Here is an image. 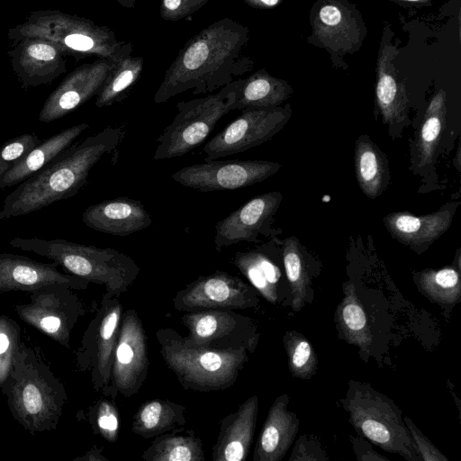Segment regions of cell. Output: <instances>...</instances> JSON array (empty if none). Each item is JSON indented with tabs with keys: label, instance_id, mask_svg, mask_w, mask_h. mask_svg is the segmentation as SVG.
Returning <instances> with one entry per match:
<instances>
[{
	"label": "cell",
	"instance_id": "1",
	"mask_svg": "<svg viewBox=\"0 0 461 461\" xmlns=\"http://www.w3.org/2000/svg\"><path fill=\"white\" fill-rule=\"evenodd\" d=\"M249 39V28L224 18L189 40L167 69L154 95L161 104L183 92L207 94L249 71L253 62L241 55Z\"/></svg>",
	"mask_w": 461,
	"mask_h": 461
},
{
	"label": "cell",
	"instance_id": "2",
	"mask_svg": "<svg viewBox=\"0 0 461 461\" xmlns=\"http://www.w3.org/2000/svg\"><path fill=\"white\" fill-rule=\"evenodd\" d=\"M124 135L123 127L108 126L73 143L5 196L0 220L35 212L76 195L87 183L94 166L104 155L113 151Z\"/></svg>",
	"mask_w": 461,
	"mask_h": 461
},
{
	"label": "cell",
	"instance_id": "3",
	"mask_svg": "<svg viewBox=\"0 0 461 461\" xmlns=\"http://www.w3.org/2000/svg\"><path fill=\"white\" fill-rule=\"evenodd\" d=\"M1 392L13 418L32 435L55 430L68 402L63 383L23 341Z\"/></svg>",
	"mask_w": 461,
	"mask_h": 461
},
{
	"label": "cell",
	"instance_id": "4",
	"mask_svg": "<svg viewBox=\"0 0 461 461\" xmlns=\"http://www.w3.org/2000/svg\"><path fill=\"white\" fill-rule=\"evenodd\" d=\"M9 245L50 259L66 273L101 285L106 293L116 297L128 290L140 271L131 258L112 248H97L62 239L19 237L12 239Z\"/></svg>",
	"mask_w": 461,
	"mask_h": 461
},
{
	"label": "cell",
	"instance_id": "5",
	"mask_svg": "<svg viewBox=\"0 0 461 461\" xmlns=\"http://www.w3.org/2000/svg\"><path fill=\"white\" fill-rule=\"evenodd\" d=\"M7 37L13 41L39 38L50 41L67 56H95L115 63L132 50L131 44L118 41L110 28L59 10L31 12L23 23L9 29Z\"/></svg>",
	"mask_w": 461,
	"mask_h": 461
},
{
	"label": "cell",
	"instance_id": "6",
	"mask_svg": "<svg viewBox=\"0 0 461 461\" xmlns=\"http://www.w3.org/2000/svg\"><path fill=\"white\" fill-rule=\"evenodd\" d=\"M156 336L165 363L187 390L210 392L230 388L249 361L250 352L246 348L197 346L172 329H159Z\"/></svg>",
	"mask_w": 461,
	"mask_h": 461
},
{
	"label": "cell",
	"instance_id": "7",
	"mask_svg": "<svg viewBox=\"0 0 461 461\" xmlns=\"http://www.w3.org/2000/svg\"><path fill=\"white\" fill-rule=\"evenodd\" d=\"M341 403L358 435L407 461H420L402 411L389 397L369 384L351 380Z\"/></svg>",
	"mask_w": 461,
	"mask_h": 461
},
{
	"label": "cell",
	"instance_id": "8",
	"mask_svg": "<svg viewBox=\"0 0 461 461\" xmlns=\"http://www.w3.org/2000/svg\"><path fill=\"white\" fill-rule=\"evenodd\" d=\"M240 80H233L216 94L179 102L171 123L157 139L154 159L182 157L203 142L217 122L234 110Z\"/></svg>",
	"mask_w": 461,
	"mask_h": 461
},
{
	"label": "cell",
	"instance_id": "9",
	"mask_svg": "<svg viewBox=\"0 0 461 461\" xmlns=\"http://www.w3.org/2000/svg\"><path fill=\"white\" fill-rule=\"evenodd\" d=\"M72 288L51 285L29 293L26 303L14 305V311L26 324L68 348L71 334L84 315V304Z\"/></svg>",
	"mask_w": 461,
	"mask_h": 461
},
{
	"label": "cell",
	"instance_id": "10",
	"mask_svg": "<svg viewBox=\"0 0 461 461\" xmlns=\"http://www.w3.org/2000/svg\"><path fill=\"white\" fill-rule=\"evenodd\" d=\"M122 306L116 296L106 293L95 319L90 322L77 351L81 371H90L95 391L108 390L118 339Z\"/></svg>",
	"mask_w": 461,
	"mask_h": 461
},
{
	"label": "cell",
	"instance_id": "11",
	"mask_svg": "<svg viewBox=\"0 0 461 461\" xmlns=\"http://www.w3.org/2000/svg\"><path fill=\"white\" fill-rule=\"evenodd\" d=\"M291 115L289 104L241 110L240 116L203 146L204 161L240 153L269 140L285 127Z\"/></svg>",
	"mask_w": 461,
	"mask_h": 461
},
{
	"label": "cell",
	"instance_id": "12",
	"mask_svg": "<svg viewBox=\"0 0 461 461\" xmlns=\"http://www.w3.org/2000/svg\"><path fill=\"white\" fill-rule=\"evenodd\" d=\"M281 165L267 160H209L185 167L172 174L179 185L200 192L236 190L260 183Z\"/></svg>",
	"mask_w": 461,
	"mask_h": 461
},
{
	"label": "cell",
	"instance_id": "13",
	"mask_svg": "<svg viewBox=\"0 0 461 461\" xmlns=\"http://www.w3.org/2000/svg\"><path fill=\"white\" fill-rule=\"evenodd\" d=\"M188 330L187 341L213 349L256 348L258 333L255 324L233 310H201L188 312L181 317Z\"/></svg>",
	"mask_w": 461,
	"mask_h": 461
},
{
	"label": "cell",
	"instance_id": "14",
	"mask_svg": "<svg viewBox=\"0 0 461 461\" xmlns=\"http://www.w3.org/2000/svg\"><path fill=\"white\" fill-rule=\"evenodd\" d=\"M258 291L240 277L217 270L200 276L178 291L173 299L177 311L245 310L259 303Z\"/></svg>",
	"mask_w": 461,
	"mask_h": 461
},
{
	"label": "cell",
	"instance_id": "15",
	"mask_svg": "<svg viewBox=\"0 0 461 461\" xmlns=\"http://www.w3.org/2000/svg\"><path fill=\"white\" fill-rule=\"evenodd\" d=\"M149 365L142 321L135 310H127L122 314L108 390L125 397L136 394L147 378Z\"/></svg>",
	"mask_w": 461,
	"mask_h": 461
},
{
	"label": "cell",
	"instance_id": "16",
	"mask_svg": "<svg viewBox=\"0 0 461 461\" xmlns=\"http://www.w3.org/2000/svg\"><path fill=\"white\" fill-rule=\"evenodd\" d=\"M283 195L270 191L239 207L215 225L214 246L217 251L242 242H258V236H269L274 216Z\"/></svg>",
	"mask_w": 461,
	"mask_h": 461
},
{
	"label": "cell",
	"instance_id": "17",
	"mask_svg": "<svg viewBox=\"0 0 461 461\" xmlns=\"http://www.w3.org/2000/svg\"><path fill=\"white\" fill-rule=\"evenodd\" d=\"M116 64L98 59L75 68L48 96L39 121L49 123L59 120L97 95Z\"/></svg>",
	"mask_w": 461,
	"mask_h": 461
},
{
	"label": "cell",
	"instance_id": "18",
	"mask_svg": "<svg viewBox=\"0 0 461 461\" xmlns=\"http://www.w3.org/2000/svg\"><path fill=\"white\" fill-rule=\"evenodd\" d=\"M13 43L8 56L23 88L49 85L67 71V55L50 41L23 38Z\"/></svg>",
	"mask_w": 461,
	"mask_h": 461
},
{
	"label": "cell",
	"instance_id": "19",
	"mask_svg": "<svg viewBox=\"0 0 461 461\" xmlns=\"http://www.w3.org/2000/svg\"><path fill=\"white\" fill-rule=\"evenodd\" d=\"M61 285L74 290H84L89 282L61 272L55 262L44 263L28 257L0 253V292H32L41 287Z\"/></svg>",
	"mask_w": 461,
	"mask_h": 461
},
{
	"label": "cell",
	"instance_id": "20",
	"mask_svg": "<svg viewBox=\"0 0 461 461\" xmlns=\"http://www.w3.org/2000/svg\"><path fill=\"white\" fill-rule=\"evenodd\" d=\"M457 204L425 215L395 212L385 215L383 222L393 239L420 253L449 229Z\"/></svg>",
	"mask_w": 461,
	"mask_h": 461
},
{
	"label": "cell",
	"instance_id": "21",
	"mask_svg": "<svg viewBox=\"0 0 461 461\" xmlns=\"http://www.w3.org/2000/svg\"><path fill=\"white\" fill-rule=\"evenodd\" d=\"M82 221L92 230L114 236H128L152 223L144 204L129 197L107 199L90 205L83 212Z\"/></svg>",
	"mask_w": 461,
	"mask_h": 461
},
{
	"label": "cell",
	"instance_id": "22",
	"mask_svg": "<svg viewBox=\"0 0 461 461\" xmlns=\"http://www.w3.org/2000/svg\"><path fill=\"white\" fill-rule=\"evenodd\" d=\"M258 412V397L252 395L222 419L212 448L213 461H245L253 440Z\"/></svg>",
	"mask_w": 461,
	"mask_h": 461
},
{
	"label": "cell",
	"instance_id": "23",
	"mask_svg": "<svg viewBox=\"0 0 461 461\" xmlns=\"http://www.w3.org/2000/svg\"><path fill=\"white\" fill-rule=\"evenodd\" d=\"M289 402V395L284 393L272 403L256 443L253 461H280L287 453L299 429V419L288 409Z\"/></svg>",
	"mask_w": 461,
	"mask_h": 461
},
{
	"label": "cell",
	"instance_id": "24",
	"mask_svg": "<svg viewBox=\"0 0 461 461\" xmlns=\"http://www.w3.org/2000/svg\"><path fill=\"white\" fill-rule=\"evenodd\" d=\"M360 21L339 1H328L319 8L313 31L319 42L333 50L348 51L360 41Z\"/></svg>",
	"mask_w": 461,
	"mask_h": 461
},
{
	"label": "cell",
	"instance_id": "25",
	"mask_svg": "<svg viewBox=\"0 0 461 461\" xmlns=\"http://www.w3.org/2000/svg\"><path fill=\"white\" fill-rule=\"evenodd\" d=\"M89 127V124L82 122L41 140L2 177L0 188L5 189L17 185L41 170L71 146L76 139Z\"/></svg>",
	"mask_w": 461,
	"mask_h": 461
},
{
	"label": "cell",
	"instance_id": "26",
	"mask_svg": "<svg viewBox=\"0 0 461 461\" xmlns=\"http://www.w3.org/2000/svg\"><path fill=\"white\" fill-rule=\"evenodd\" d=\"M394 52L391 46L381 49L375 87L376 104L383 122L390 125L407 118L409 104L405 86L392 63Z\"/></svg>",
	"mask_w": 461,
	"mask_h": 461
},
{
	"label": "cell",
	"instance_id": "27",
	"mask_svg": "<svg viewBox=\"0 0 461 461\" xmlns=\"http://www.w3.org/2000/svg\"><path fill=\"white\" fill-rule=\"evenodd\" d=\"M272 246L269 242L248 251L236 252L232 263L260 295L276 304L279 299L282 273L272 258Z\"/></svg>",
	"mask_w": 461,
	"mask_h": 461
},
{
	"label": "cell",
	"instance_id": "28",
	"mask_svg": "<svg viewBox=\"0 0 461 461\" xmlns=\"http://www.w3.org/2000/svg\"><path fill=\"white\" fill-rule=\"evenodd\" d=\"M354 166L357 184L366 197L375 199L385 191L390 182L388 161L366 134L356 141Z\"/></svg>",
	"mask_w": 461,
	"mask_h": 461
},
{
	"label": "cell",
	"instance_id": "29",
	"mask_svg": "<svg viewBox=\"0 0 461 461\" xmlns=\"http://www.w3.org/2000/svg\"><path fill=\"white\" fill-rule=\"evenodd\" d=\"M343 292L335 312L337 330L344 340L357 347L363 356H368L373 335L367 314L352 283L345 284Z\"/></svg>",
	"mask_w": 461,
	"mask_h": 461
},
{
	"label": "cell",
	"instance_id": "30",
	"mask_svg": "<svg viewBox=\"0 0 461 461\" xmlns=\"http://www.w3.org/2000/svg\"><path fill=\"white\" fill-rule=\"evenodd\" d=\"M185 424L184 405L165 399H152L137 410L131 430L144 438H152L183 429Z\"/></svg>",
	"mask_w": 461,
	"mask_h": 461
},
{
	"label": "cell",
	"instance_id": "31",
	"mask_svg": "<svg viewBox=\"0 0 461 461\" xmlns=\"http://www.w3.org/2000/svg\"><path fill=\"white\" fill-rule=\"evenodd\" d=\"M293 90L287 82L276 78L265 71H258L240 79L234 110L270 108L279 106Z\"/></svg>",
	"mask_w": 461,
	"mask_h": 461
},
{
	"label": "cell",
	"instance_id": "32",
	"mask_svg": "<svg viewBox=\"0 0 461 461\" xmlns=\"http://www.w3.org/2000/svg\"><path fill=\"white\" fill-rule=\"evenodd\" d=\"M418 290L430 302L442 306L455 305L461 298L460 253L442 268H427L414 274Z\"/></svg>",
	"mask_w": 461,
	"mask_h": 461
},
{
	"label": "cell",
	"instance_id": "33",
	"mask_svg": "<svg viewBox=\"0 0 461 461\" xmlns=\"http://www.w3.org/2000/svg\"><path fill=\"white\" fill-rule=\"evenodd\" d=\"M282 258L288 283L290 305L294 312H298L310 300L312 276L303 247L295 236L283 241Z\"/></svg>",
	"mask_w": 461,
	"mask_h": 461
},
{
	"label": "cell",
	"instance_id": "34",
	"mask_svg": "<svg viewBox=\"0 0 461 461\" xmlns=\"http://www.w3.org/2000/svg\"><path fill=\"white\" fill-rule=\"evenodd\" d=\"M183 429L155 438L143 452L145 461H204L203 442L193 431Z\"/></svg>",
	"mask_w": 461,
	"mask_h": 461
},
{
	"label": "cell",
	"instance_id": "35",
	"mask_svg": "<svg viewBox=\"0 0 461 461\" xmlns=\"http://www.w3.org/2000/svg\"><path fill=\"white\" fill-rule=\"evenodd\" d=\"M447 94L440 89L430 100L417 137L418 166L432 162L447 122Z\"/></svg>",
	"mask_w": 461,
	"mask_h": 461
},
{
	"label": "cell",
	"instance_id": "36",
	"mask_svg": "<svg viewBox=\"0 0 461 461\" xmlns=\"http://www.w3.org/2000/svg\"><path fill=\"white\" fill-rule=\"evenodd\" d=\"M143 68L141 57L131 55L117 63L97 94L95 105L99 108L113 105L123 100L139 79Z\"/></svg>",
	"mask_w": 461,
	"mask_h": 461
},
{
	"label": "cell",
	"instance_id": "37",
	"mask_svg": "<svg viewBox=\"0 0 461 461\" xmlns=\"http://www.w3.org/2000/svg\"><path fill=\"white\" fill-rule=\"evenodd\" d=\"M283 342L292 375L304 380L311 379L318 368V357L312 343L296 330L286 331Z\"/></svg>",
	"mask_w": 461,
	"mask_h": 461
},
{
	"label": "cell",
	"instance_id": "38",
	"mask_svg": "<svg viewBox=\"0 0 461 461\" xmlns=\"http://www.w3.org/2000/svg\"><path fill=\"white\" fill-rule=\"evenodd\" d=\"M21 327L11 317L0 315V390L5 385L22 342Z\"/></svg>",
	"mask_w": 461,
	"mask_h": 461
},
{
	"label": "cell",
	"instance_id": "39",
	"mask_svg": "<svg viewBox=\"0 0 461 461\" xmlns=\"http://www.w3.org/2000/svg\"><path fill=\"white\" fill-rule=\"evenodd\" d=\"M87 417L95 434L111 443L118 439L120 413L114 402L106 399L99 400L89 407Z\"/></svg>",
	"mask_w": 461,
	"mask_h": 461
},
{
	"label": "cell",
	"instance_id": "40",
	"mask_svg": "<svg viewBox=\"0 0 461 461\" xmlns=\"http://www.w3.org/2000/svg\"><path fill=\"white\" fill-rule=\"evenodd\" d=\"M40 141L34 133H23L5 141L0 147V180Z\"/></svg>",
	"mask_w": 461,
	"mask_h": 461
},
{
	"label": "cell",
	"instance_id": "41",
	"mask_svg": "<svg viewBox=\"0 0 461 461\" xmlns=\"http://www.w3.org/2000/svg\"><path fill=\"white\" fill-rule=\"evenodd\" d=\"M420 461H448L447 457L421 432L408 416L403 417Z\"/></svg>",
	"mask_w": 461,
	"mask_h": 461
},
{
	"label": "cell",
	"instance_id": "42",
	"mask_svg": "<svg viewBox=\"0 0 461 461\" xmlns=\"http://www.w3.org/2000/svg\"><path fill=\"white\" fill-rule=\"evenodd\" d=\"M289 461H328L326 452L319 441L306 435L300 436L295 441Z\"/></svg>",
	"mask_w": 461,
	"mask_h": 461
},
{
	"label": "cell",
	"instance_id": "43",
	"mask_svg": "<svg viewBox=\"0 0 461 461\" xmlns=\"http://www.w3.org/2000/svg\"><path fill=\"white\" fill-rule=\"evenodd\" d=\"M208 0H161L160 15L167 21L181 20L202 8Z\"/></svg>",
	"mask_w": 461,
	"mask_h": 461
},
{
	"label": "cell",
	"instance_id": "44",
	"mask_svg": "<svg viewBox=\"0 0 461 461\" xmlns=\"http://www.w3.org/2000/svg\"><path fill=\"white\" fill-rule=\"evenodd\" d=\"M357 460L360 461H390L387 457L375 451L365 438L358 435L351 438Z\"/></svg>",
	"mask_w": 461,
	"mask_h": 461
},
{
	"label": "cell",
	"instance_id": "45",
	"mask_svg": "<svg viewBox=\"0 0 461 461\" xmlns=\"http://www.w3.org/2000/svg\"><path fill=\"white\" fill-rule=\"evenodd\" d=\"M74 461H107L108 458L105 457L102 453V448L94 446L91 449L86 452L83 456L76 457L73 459Z\"/></svg>",
	"mask_w": 461,
	"mask_h": 461
},
{
	"label": "cell",
	"instance_id": "46",
	"mask_svg": "<svg viewBox=\"0 0 461 461\" xmlns=\"http://www.w3.org/2000/svg\"><path fill=\"white\" fill-rule=\"evenodd\" d=\"M247 4L253 7L264 8L273 7L280 3L281 0H244Z\"/></svg>",
	"mask_w": 461,
	"mask_h": 461
},
{
	"label": "cell",
	"instance_id": "47",
	"mask_svg": "<svg viewBox=\"0 0 461 461\" xmlns=\"http://www.w3.org/2000/svg\"><path fill=\"white\" fill-rule=\"evenodd\" d=\"M122 7L134 8L136 0H116Z\"/></svg>",
	"mask_w": 461,
	"mask_h": 461
},
{
	"label": "cell",
	"instance_id": "48",
	"mask_svg": "<svg viewBox=\"0 0 461 461\" xmlns=\"http://www.w3.org/2000/svg\"><path fill=\"white\" fill-rule=\"evenodd\" d=\"M401 1H407V2H412V3H425L429 0H401Z\"/></svg>",
	"mask_w": 461,
	"mask_h": 461
}]
</instances>
